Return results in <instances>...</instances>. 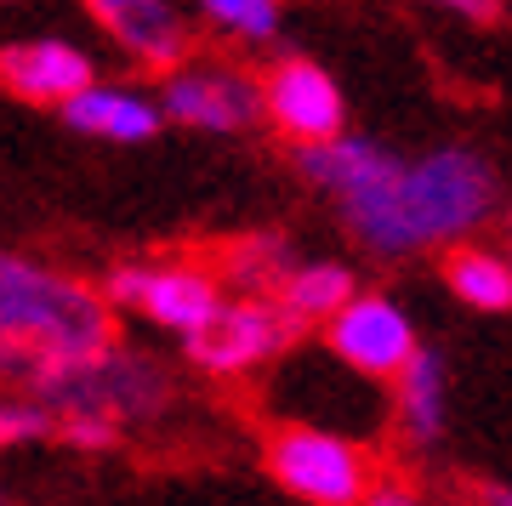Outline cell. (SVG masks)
<instances>
[{"label":"cell","instance_id":"obj_14","mask_svg":"<svg viewBox=\"0 0 512 506\" xmlns=\"http://www.w3.org/2000/svg\"><path fill=\"white\" fill-rule=\"evenodd\" d=\"M444 285L473 313H512V262L490 245H473V239L450 245L444 251Z\"/></svg>","mask_w":512,"mask_h":506},{"label":"cell","instance_id":"obj_17","mask_svg":"<svg viewBox=\"0 0 512 506\" xmlns=\"http://www.w3.org/2000/svg\"><path fill=\"white\" fill-rule=\"evenodd\" d=\"M57 416L40 404L35 393H12L0 387V455L6 450H29V444H52Z\"/></svg>","mask_w":512,"mask_h":506},{"label":"cell","instance_id":"obj_6","mask_svg":"<svg viewBox=\"0 0 512 506\" xmlns=\"http://www.w3.org/2000/svg\"><path fill=\"white\" fill-rule=\"evenodd\" d=\"M302 336L291 313L274 296H222V308L194 336H183V359L200 376H251L262 364L285 359Z\"/></svg>","mask_w":512,"mask_h":506},{"label":"cell","instance_id":"obj_23","mask_svg":"<svg viewBox=\"0 0 512 506\" xmlns=\"http://www.w3.org/2000/svg\"><path fill=\"white\" fill-rule=\"evenodd\" d=\"M0 506H6V495H0Z\"/></svg>","mask_w":512,"mask_h":506},{"label":"cell","instance_id":"obj_20","mask_svg":"<svg viewBox=\"0 0 512 506\" xmlns=\"http://www.w3.org/2000/svg\"><path fill=\"white\" fill-rule=\"evenodd\" d=\"M359 506H427V495H421L410 478H370Z\"/></svg>","mask_w":512,"mask_h":506},{"label":"cell","instance_id":"obj_5","mask_svg":"<svg viewBox=\"0 0 512 506\" xmlns=\"http://www.w3.org/2000/svg\"><path fill=\"white\" fill-rule=\"evenodd\" d=\"M103 302H109L114 313H131V319H143L148 330H165V336H194V330L211 319V313L222 308V296H228V285H222L211 268H200V262H114L109 273H103Z\"/></svg>","mask_w":512,"mask_h":506},{"label":"cell","instance_id":"obj_19","mask_svg":"<svg viewBox=\"0 0 512 506\" xmlns=\"http://www.w3.org/2000/svg\"><path fill=\"white\" fill-rule=\"evenodd\" d=\"M52 444H63L74 455H114L126 444V427H114L109 416H57Z\"/></svg>","mask_w":512,"mask_h":506},{"label":"cell","instance_id":"obj_12","mask_svg":"<svg viewBox=\"0 0 512 506\" xmlns=\"http://www.w3.org/2000/svg\"><path fill=\"white\" fill-rule=\"evenodd\" d=\"M393 427L416 455L439 450L450 433V364L439 347H416L393 376Z\"/></svg>","mask_w":512,"mask_h":506},{"label":"cell","instance_id":"obj_13","mask_svg":"<svg viewBox=\"0 0 512 506\" xmlns=\"http://www.w3.org/2000/svg\"><path fill=\"white\" fill-rule=\"evenodd\" d=\"M63 126L80 131V137H97V143H154L165 126L160 103L137 86H103L92 80L86 91H74L69 103H63Z\"/></svg>","mask_w":512,"mask_h":506},{"label":"cell","instance_id":"obj_8","mask_svg":"<svg viewBox=\"0 0 512 506\" xmlns=\"http://www.w3.org/2000/svg\"><path fill=\"white\" fill-rule=\"evenodd\" d=\"M154 103L171 126L211 131V137H234L262 120V86L234 63H183V69L160 74Z\"/></svg>","mask_w":512,"mask_h":506},{"label":"cell","instance_id":"obj_22","mask_svg":"<svg viewBox=\"0 0 512 506\" xmlns=\"http://www.w3.org/2000/svg\"><path fill=\"white\" fill-rule=\"evenodd\" d=\"M478 506H512V484H484L478 489Z\"/></svg>","mask_w":512,"mask_h":506},{"label":"cell","instance_id":"obj_4","mask_svg":"<svg viewBox=\"0 0 512 506\" xmlns=\"http://www.w3.org/2000/svg\"><path fill=\"white\" fill-rule=\"evenodd\" d=\"M262 461H268V478L302 506H359L376 478L365 444H353L336 427H313V421L274 427Z\"/></svg>","mask_w":512,"mask_h":506},{"label":"cell","instance_id":"obj_1","mask_svg":"<svg viewBox=\"0 0 512 506\" xmlns=\"http://www.w3.org/2000/svg\"><path fill=\"white\" fill-rule=\"evenodd\" d=\"M296 171L336 205L353 245L382 262L450 251L501 211V177L467 143L399 154L376 137L342 131L330 143L296 148Z\"/></svg>","mask_w":512,"mask_h":506},{"label":"cell","instance_id":"obj_10","mask_svg":"<svg viewBox=\"0 0 512 506\" xmlns=\"http://www.w3.org/2000/svg\"><path fill=\"white\" fill-rule=\"evenodd\" d=\"M97 80V57L69 40H0V91H12L18 103L35 109H63L74 91Z\"/></svg>","mask_w":512,"mask_h":506},{"label":"cell","instance_id":"obj_15","mask_svg":"<svg viewBox=\"0 0 512 506\" xmlns=\"http://www.w3.org/2000/svg\"><path fill=\"white\" fill-rule=\"evenodd\" d=\"M353 290H359V279H353L348 262H330V256H319V262H291V273L279 279L274 302L285 313H291L296 325H325L330 313L348 302Z\"/></svg>","mask_w":512,"mask_h":506},{"label":"cell","instance_id":"obj_3","mask_svg":"<svg viewBox=\"0 0 512 506\" xmlns=\"http://www.w3.org/2000/svg\"><path fill=\"white\" fill-rule=\"evenodd\" d=\"M177 398V381L148 347L131 342H109L103 353H92L86 364H74L40 393V404L52 416H109L114 427H148L160 421Z\"/></svg>","mask_w":512,"mask_h":506},{"label":"cell","instance_id":"obj_11","mask_svg":"<svg viewBox=\"0 0 512 506\" xmlns=\"http://www.w3.org/2000/svg\"><path fill=\"white\" fill-rule=\"evenodd\" d=\"M92 23L148 74H171L188 63V23L171 0H80Z\"/></svg>","mask_w":512,"mask_h":506},{"label":"cell","instance_id":"obj_7","mask_svg":"<svg viewBox=\"0 0 512 506\" xmlns=\"http://www.w3.org/2000/svg\"><path fill=\"white\" fill-rule=\"evenodd\" d=\"M325 347L359 381H393L410 364V353L421 347L416 319L399 296L387 290H353L342 308L325 319Z\"/></svg>","mask_w":512,"mask_h":506},{"label":"cell","instance_id":"obj_2","mask_svg":"<svg viewBox=\"0 0 512 506\" xmlns=\"http://www.w3.org/2000/svg\"><path fill=\"white\" fill-rule=\"evenodd\" d=\"M120 313L80 273L0 245V387L46 393L63 370L120 342Z\"/></svg>","mask_w":512,"mask_h":506},{"label":"cell","instance_id":"obj_16","mask_svg":"<svg viewBox=\"0 0 512 506\" xmlns=\"http://www.w3.org/2000/svg\"><path fill=\"white\" fill-rule=\"evenodd\" d=\"M291 262H296L291 239L251 234V239H234V245L222 251L217 279H222V285H234V296H274L279 279L291 273Z\"/></svg>","mask_w":512,"mask_h":506},{"label":"cell","instance_id":"obj_24","mask_svg":"<svg viewBox=\"0 0 512 506\" xmlns=\"http://www.w3.org/2000/svg\"><path fill=\"white\" fill-rule=\"evenodd\" d=\"M507 262H512V256H507Z\"/></svg>","mask_w":512,"mask_h":506},{"label":"cell","instance_id":"obj_9","mask_svg":"<svg viewBox=\"0 0 512 506\" xmlns=\"http://www.w3.org/2000/svg\"><path fill=\"white\" fill-rule=\"evenodd\" d=\"M256 86H262V120L296 148L330 143L348 131V97L313 57H279Z\"/></svg>","mask_w":512,"mask_h":506},{"label":"cell","instance_id":"obj_18","mask_svg":"<svg viewBox=\"0 0 512 506\" xmlns=\"http://www.w3.org/2000/svg\"><path fill=\"white\" fill-rule=\"evenodd\" d=\"M200 12L211 29L234 40H274L279 35V0H200Z\"/></svg>","mask_w":512,"mask_h":506},{"label":"cell","instance_id":"obj_21","mask_svg":"<svg viewBox=\"0 0 512 506\" xmlns=\"http://www.w3.org/2000/svg\"><path fill=\"white\" fill-rule=\"evenodd\" d=\"M433 6H444V12H461V18H473V23L501 18V0H433Z\"/></svg>","mask_w":512,"mask_h":506}]
</instances>
